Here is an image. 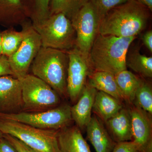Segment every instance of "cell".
Listing matches in <instances>:
<instances>
[{
  "instance_id": "e0dca14e",
  "label": "cell",
  "mask_w": 152,
  "mask_h": 152,
  "mask_svg": "<svg viewBox=\"0 0 152 152\" xmlns=\"http://www.w3.org/2000/svg\"><path fill=\"white\" fill-rule=\"evenodd\" d=\"M111 136L116 142L132 140L129 109L123 108L106 122Z\"/></svg>"
},
{
  "instance_id": "4dcf8cb0",
  "label": "cell",
  "mask_w": 152,
  "mask_h": 152,
  "mask_svg": "<svg viewBox=\"0 0 152 152\" xmlns=\"http://www.w3.org/2000/svg\"><path fill=\"white\" fill-rule=\"evenodd\" d=\"M142 40L143 44L151 53H152V31L146 32L142 36Z\"/></svg>"
},
{
  "instance_id": "d6986e66",
  "label": "cell",
  "mask_w": 152,
  "mask_h": 152,
  "mask_svg": "<svg viewBox=\"0 0 152 152\" xmlns=\"http://www.w3.org/2000/svg\"><path fill=\"white\" fill-rule=\"evenodd\" d=\"M123 108L121 102L105 93L98 91L92 112L102 121L106 123L115 115Z\"/></svg>"
},
{
  "instance_id": "9c48e42d",
  "label": "cell",
  "mask_w": 152,
  "mask_h": 152,
  "mask_svg": "<svg viewBox=\"0 0 152 152\" xmlns=\"http://www.w3.org/2000/svg\"><path fill=\"white\" fill-rule=\"evenodd\" d=\"M75 31V47L88 58L89 54L98 34L99 20L91 3L83 7L71 20Z\"/></svg>"
},
{
  "instance_id": "5b68a950",
  "label": "cell",
  "mask_w": 152,
  "mask_h": 152,
  "mask_svg": "<svg viewBox=\"0 0 152 152\" xmlns=\"http://www.w3.org/2000/svg\"><path fill=\"white\" fill-rule=\"evenodd\" d=\"M21 86L22 112L45 111L59 105V95L45 82L31 74L19 80Z\"/></svg>"
},
{
  "instance_id": "4316f807",
  "label": "cell",
  "mask_w": 152,
  "mask_h": 152,
  "mask_svg": "<svg viewBox=\"0 0 152 152\" xmlns=\"http://www.w3.org/2000/svg\"><path fill=\"white\" fill-rule=\"evenodd\" d=\"M4 137L8 140L18 152H41L31 148L19 139L8 134H4Z\"/></svg>"
},
{
  "instance_id": "f1b7e54d",
  "label": "cell",
  "mask_w": 152,
  "mask_h": 152,
  "mask_svg": "<svg viewBox=\"0 0 152 152\" xmlns=\"http://www.w3.org/2000/svg\"><path fill=\"white\" fill-rule=\"evenodd\" d=\"M11 75L13 76L8 58L2 55L0 56V77Z\"/></svg>"
},
{
  "instance_id": "30bf717a",
  "label": "cell",
  "mask_w": 152,
  "mask_h": 152,
  "mask_svg": "<svg viewBox=\"0 0 152 152\" xmlns=\"http://www.w3.org/2000/svg\"><path fill=\"white\" fill-rule=\"evenodd\" d=\"M69 63L67 76V94L71 102L78 100L93 70L88 58L75 46L67 51Z\"/></svg>"
},
{
  "instance_id": "44dd1931",
  "label": "cell",
  "mask_w": 152,
  "mask_h": 152,
  "mask_svg": "<svg viewBox=\"0 0 152 152\" xmlns=\"http://www.w3.org/2000/svg\"><path fill=\"white\" fill-rule=\"evenodd\" d=\"M126 66L143 78L152 77V58L142 55L137 48L128 50Z\"/></svg>"
},
{
  "instance_id": "ac0fdd59",
  "label": "cell",
  "mask_w": 152,
  "mask_h": 152,
  "mask_svg": "<svg viewBox=\"0 0 152 152\" xmlns=\"http://www.w3.org/2000/svg\"><path fill=\"white\" fill-rule=\"evenodd\" d=\"M87 83L98 91L110 95L121 102L124 101L113 74L103 71H93L88 77Z\"/></svg>"
},
{
  "instance_id": "d6a6232c",
  "label": "cell",
  "mask_w": 152,
  "mask_h": 152,
  "mask_svg": "<svg viewBox=\"0 0 152 152\" xmlns=\"http://www.w3.org/2000/svg\"><path fill=\"white\" fill-rule=\"evenodd\" d=\"M1 32L2 31L0 30V56L2 55L1 48Z\"/></svg>"
},
{
  "instance_id": "ba28073f",
  "label": "cell",
  "mask_w": 152,
  "mask_h": 152,
  "mask_svg": "<svg viewBox=\"0 0 152 152\" xmlns=\"http://www.w3.org/2000/svg\"><path fill=\"white\" fill-rule=\"evenodd\" d=\"M26 34L18 50L9 57L13 77L20 80L28 74L31 66L42 48L40 38L30 20L23 24Z\"/></svg>"
},
{
  "instance_id": "d4e9b609",
  "label": "cell",
  "mask_w": 152,
  "mask_h": 152,
  "mask_svg": "<svg viewBox=\"0 0 152 152\" xmlns=\"http://www.w3.org/2000/svg\"><path fill=\"white\" fill-rule=\"evenodd\" d=\"M135 104L152 115V89L151 84L143 80L135 96Z\"/></svg>"
},
{
  "instance_id": "8992f818",
  "label": "cell",
  "mask_w": 152,
  "mask_h": 152,
  "mask_svg": "<svg viewBox=\"0 0 152 152\" xmlns=\"http://www.w3.org/2000/svg\"><path fill=\"white\" fill-rule=\"evenodd\" d=\"M0 130L39 151L61 152L58 141L59 130L43 129L18 122L0 120Z\"/></svg>"
},
{
  "instance_id": "7c38bea8",
  "label": "cell",
  "mask_w": 152,
  "mask_h": 152,
  "mask_svg": "<svg viewBox=\"0 0 152 152\" xmlns=\"http://www.w3.org/2000/svg\"><path fill=\"white\" fill-rule=\"evenodd\" d=\"M22 107L20 80L11 75L0 77V113H16Z\"/></svg>"
},
{
  "instance_id": "cb8c5ba5",
  "label": "cell",
  "mask_w": 152,
  "mask_h": 152,
  "mask_svg": "<svg viewBox=\"0 0 152 152\" xmlns=\"http://www.w3.org/2000/svg\"><path fill=\"white\" fill-rule=\"evenodd\" d=\"M89 1L90 0H50V15L63 13L71 20L79 10Z\"/></svg>"
},
{
  "instance_id": "f546056e",
  "label": "cell",
  "mask_w": 152,
  "mask_h": 152,
  "mask_svg": "<svg viewBox=\"0 0 152 152\" xmlns=\"http://www.w3.org/2000/svg\"><path fill=\"white\" fill-rule=\"evenodd\" d=\"M0 152H18L8 140L3 136L0 140Z\"/></svg>"
},
{
  "instance_id": "4fadbf2b",
  "label": "cell",
  "mask_w": 152,
  "mask_h": 152,
  "mask_svg": "<svg viewBox=\"0 0 152 152\" xmlns=\"http://www.w3.org/2000/svg\"><path fill=\"white\" fill-rule=\"evenodd\" d=\"M97 90L87 83L76 104L71 107L73 121L81 131L86 129L91 118V113Z\"/></svg>"
},
{
  "instance_id": "ffe728a7",
  "label": "cell",
  "mask_w": 152,
  "mask_h": 152,
  "mask_svg": "<svg viewBox=\"0 0 152 152\" xmlns=\"http://www.w3.org/2000/svg\"><path fill=\"white\" fill-rule=\"evenodd\" d=\"M115 77L124 100L132 104L136 92L143 80L127 69L116 74Z\"/></svg>"
},
{
  "instance_id": "7402d4cb",
  "label": "cell",
  "mask_w": 152,
  "mask_h": 152,
  "mask_svg": "<svg viewBox=\"0 0 152 152\" xmlns=\"http://www.w3.org/2000/svg\"><path fill=\"white\" fill-rule=\"evenodd\" d=\"M22 30L17 31L14 28H8L1 32L2 55L11 56L18 50L26 34V29L23 24Z\"/></svg>"
},
{
  "instance_id": "9a60e30c",
  "label": "cell",
  "mask_w": 152,
  "mask_h": 152,
  "mask_svg": "<svg viewBox=\"0 0 152 152\" xmlns=\"http://www.w3.org/2000/svg\"><path fill=\"white\" fill-rule=\"evenodd\" d=\"M29 20L22 0H0V25L14 28Z\"/></svg>"
},
{
  "instance_id": "836d02e7",
  "label": "cell",
  "mask_w": 152,
  "mask_h": 152,
  "mask_svg": "<svg viewBox=\"0 0 152 152\" xmlns=\"http://www.w3.org/2000/svg\"><path fill=\"white\" fill-rule=\"evenodd\" d=\"M4 133L2 132L1 130H0V140H1L3 137L4 136Z\"/></svg>"
},
{
  "instance_id": "2e32d148",
  "label": "cell",
  "mask_w": 152,
  "mask_h": 152,
  "mask_svg": "<svg viewBox=\"0 0 152 152\" xmlns=\"http://www.w3.org/2000/svg\"><path fill=\"white\" fill-rule=\"evenodd\" d=\"M58 141L61 152H91L81 131L76 125L59 130Z\"/></svg>"
},
{
  "instance_id": "1f68e13d",
  "label": "cell",
  "mask_w": 152,
  "mask_h": 152,
  "mask_svg": "<svg viewBox=\"0 0 152 152\" xmlns=\"http://www.w3.org/2000/svg\"><path fill=\"white\" fill-rule=\"evenodd\" d=\"M147 7L151 12L152 11V0H136Z\"/></svg>"
},
{
  "instance_id": "277c9868",
  "label": "cell",
  "mask_w": 152,
  "mask_h": 152,
  "mask_svg": "<svg viewBox=\"0 0 152 152\" xmlns=\"http://www.w3.org/2000/svg\"><path fill=\"white\" fill-rule=\"evenodd\" d=\"M33 26L44 48L68 51L75 46V31L71 20L64 14L50 15L42 22Z\"/></svg>"
},
{
  "instance_id": "8fae6325",
  "label": "cell",
  "mask_w": 152,
  "mask_h": 152,
  "mask_svg": "<svg viewBox=\"0 0 152 152\" xmlns=\"http://www.w3.org/2000/svg\"><path fill=\"white\" fill-rule=\"evenodd\" d=\"M129 110L132 141L141 152H152V115L135 104Z\"/></svg>"
},
{
  "instance_id": "3957f363",
  "label": "cell",
  "mask_w": 152,
  "mask_h": 152,
  "mask_svg": "<svg viewBox=\"0 0 152 152\" xmlns=\"http://www.w3.org/2000/svg\"><path fill=\"white\" fill-rule=\"evenodd\" d=\"M68 63L67 51L42 47L30 69L32 75L45 82L61 98H66Z\"/></svg>"
},
{
  "instance_id": "83f0119b",
  "label": "cell",
  "mask_w": 152,
  "mask_h": 152,
  "mask_svg": "<svg viewBox=\"0 0 152 152\" xmlns=\"http://www.w3.org/2000/svg\"><path fill=\"white\" fill-rule=\"evenodd\" d=\"M112 152H141L133 141L117 142Z\"/></svg>"
},
{
  "instance_id": "6da1fadb",
  "label": "cell",
  "mask_w": 152,
  "mask_h": 152,
  "mask_svg": "<svg viewBox=\"0 0 152 152\" xmlns=\"http://www.w3.org/2000/svg\"><path fill=\"white\" fill-rule=\"evenodd\" d=\"M151 11L136 0L112 9L100 21L98 34L122 37H137L146 28Z\"/></svg>"
},
{
  "instance_id": "52a82bcc",
  "label": "cell",
  "mask_w": 152,
  "mask_h": 152,
  "mask_svg": "<svg viewBox=\"0 0 152 152\" xmlns=\"http://www.w3.org/2000/svg\"><path fill=\"white\" fill-rule=\"evenodd\" d=\"M71 107L67 104H64L45 111L0 113V120L18 122L43 129L59 130L71 126L73 121Z\"/></svg>"
},
{
  "instance_id": "7a4b0ae2",
  "label": "cell",
  "mask_w": 152,
  "mask_h": 152,
  "mask_svg": "<svg viewBox=\"0 0 152 152\" xmlns=\"http://www.w3.org/2000/svg\"><path fill=\"white\" fill-rule=\"evenodd\" d=\"M137 37H122L98 34L88 56L93 70L115 75L127 69L126 59L128 50Z\"/></svg>"
},
{
  "instance_id": "484cf974",
  "label": "cell",
  "mask_w": 152,
  "mask_h": 152,
  "mask_svg": "<svg viewBox=\"0 0 152 152\" xmlns=\"http://www.w3.org/2000/svg\"><path fill=\"white\" fill-rule=\"evenodd\" d=\"M128 0H90L100 21L112 9L127 1Z\"/></svg>"
},
{
  "instance_id": "603a6c76",
  "label": "cell",
  "mask_w": 152,
  "mask_h": 152,
  "mask_svg": "<svg viewBox=\"0 0 152 152\" xmlns=\"http://www.w3.org/2000/svg\"><path fill=\"white\" fill-rule=\"evenodd\" d=\"M28 18L33 25L42 22L50 16V0H22Z\"/></svg>"
},
{
  "instance_id": "5bb4252c",
  "label": "cell",
  "mask_w": 152,
  "mask_h": 152,
  "mask_svg": "<svg viewBox=\"0 0 152 152\" xmlns=\"http://www.w3.org/2000/svg\"><path fill=\"white\" fill-rule=\"evenodd\" d=\"M87 139L96 152H112L117 142L110 135L103 122L96 115L91 117L86 128Z\"/></svg>"
}]
</instances>
